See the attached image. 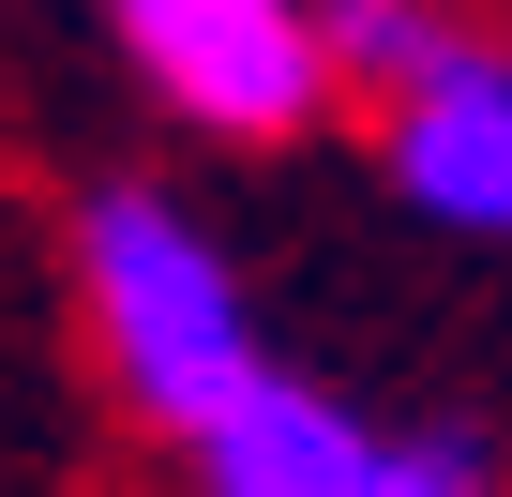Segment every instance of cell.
Here are the masks:
<instances>
[{
	"label": "cell",
	"mask_w": 512,
	"mask_h": 497,
	"mask_svg": "<svg viewBox=\"0 0 512 497\" xmlns=\"http://www.w3.org/2000/svg\"><path fill=\"white\" fill-rule=\"evenodd\" d=\"M76 317H91L106 392H121L151 437H196L211 407H241L256 377H272L241 257H226L181 196H151V181H106V196L76 211Z\"/></svg>",
	"instance_id": "1"
},
{
	"label": "cell",
	"mask_w": 512,
	"mask_h": 497,
	"mask_svg": "<svg viewBox=\"0 0 512 497\" xmlns=\"http://www.w3.org/2000/svg\"><path fill=\"white\" fill-rule=\"evenodd\" d=\"M181 467H196V497H377L392 437H377L362 407L302 392V377H256L241 407H211V422L181 437Z\"/></svg>",
	"instance_id": "4"
},
{
	"label": "cell",
	"mask_w": 512,
	"mask_h": 497,
	"mask_svg": "<svg viewBox=\"0 0 512 497\" xmlns=\"http://www.w3.org/2000/svg\"><path fill=\"white\" fill-rule=\"evenodd\" d=\"M377 151H392V196H407L422 226L512 241V46H467L452 76L392 91V106H377Z\"/></svg>",
	"instance_id": "3"
},
{
	"label": "cell",
	"mask_w": 512,
	"mask_h": 497,
	"mask_svg": "<svg viewBox=\"0 0 512 497\" xmlns=\"http://www.w3.org/2000/svg\"><path fill=\"white\" fill-rule=\"evenodd\" d=\"M317 31H332V76H347L362 106H392V91L452 76L467 46H497L467 0H317Z\"/></svg>",
	"instance_id": "5"
},
{
	"label": "cell",
	"mask_w": 512,
	"mask_h": 497,
	"mask_svg": "<svg viewBox=\"0 0 512 497\" xmlns=\"http://www.w3.org/2000/svg\"><path fill=\"white\" fill-rule=\"evenodd\" d=\"M121 61L151 76L166 121L226 136V151H287L332 121V31L317 0H121Z\"/></svg>",
	"instance_id": "2"
}]
</instances>
